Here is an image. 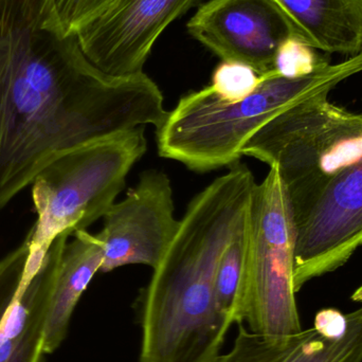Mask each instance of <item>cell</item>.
<instances>
[{
  "label": "cell",
  "mask_w": 362,
  "mask_h": 362,
  "mask_svg": "<svg viewBox=\"0 0 362 362\" xmlns=\"http://www.w3.org/2000/svg\"><path fill=\"white\" fill-rule=\"evenodd\" d=\"M346 315L334 308H325L316 315L313 327L327 337L336 338L346 332Z\"/></svg>",
  "instance_id": "cell-19"
},
{
  "label": "cell",
  "mask_w": 362,
  "mask_h": 362,
  "mask_svg": "<svg viewBox=\"0 0 362 362\" xmlns=\"http://www.w3.org/2000/svg\"><path fill=\"white\" fill-rule=\"evenodd\" d=\"M47 1L0 0V211L69 151L168 115L148 74H104L47 27Z\"/></svg>",
  "instance_id": "cell-1"
},
{
  "label": "cell",
  "mask_w": 362,
  "mask_h": 362,
  "mask_svg": "<svg viewBox=\"0 0 362 362\" xmlns=\"http://www.w3.org/2000/svg\"><path fill=\"white\" fill-rule=\"evenodd\" d=\"M29 255V238L0 261V336H14L29 325L36 310L28 291L25 268Z\"/></svg>",
  "instance_id": "cell-14"
},
{
  "label": "cell",
  "mask_w": 362,
  "mask_h": 362,
  "mask_svg": "<svg viewBox=\"0 0 362 362\" xmlns=\"http://www.w3.org/2000/svg\"><path fill=\"white\" fill-rule=\"evenodd\" d=\"M296 37L287 38L279 47L274 57V70L283 78H297L312 74L321 66L331 63L329 54H320Z\"/></svg>",
  "instance_id": "cell-17"
},
{
  "label": "cell",
  "mask_w": 362,
  "mask_h": 362,
  "mask_svg": "<svg viewBox=\"0 0 362 362\" xmlns=\"http://www.w3.org/2000/svg\"><path fill=\"white\" fill-rule=\"evenodd\" d=\"M296 227L284 182L270 168L255 183L246 215V250L235 325L284 341L303 331L295 281Z\"/></svg>",
  "instance_id": "cell-5"
},
{
  "label": "cell",
  "mask_w": 362,
  "mask_h": 362,
  "mask_svg": "<svg viewBox=\"0 0 362 362\" xmlns=\"http://www.w3.org/2000/svg\"><path fill=\"white\" fill-rule=\"evenodd\" d=\"M247 215V214H246ZM246 250V218L244 225L227 245L217 266L215 296L217 305L232 325H235V310L242 281Z\"/></svg>",
  "instance_id": "cell-15"
},
{
  "label": "cell",
  "mask_w": 362,
  "mask_h": 362,
  "mask_svg": "<svg viewBox=\"0 0 362 362\" xmlns=\"http://www.w3.org/2000/svg\"><path fill=\"white\" fill-rule=\"evenodd\" d=\"M296 227V291L341 268L362 246V159L325 185Z\"/></svg>",
  "instance_id": "cell-7"
},
{
  "label": "cell",
  "mask_w": 362,
  "mask_h": 362,
  "mask_svg": "<svg viewBox=\"0 0 362 362\" xmlns=\"http://www.w3.org/2000/svg\"><path fill=\"white\" fill-rule=\"evenodd\" d=\"M146 150V127H139L74 148L49 165L31 185L37 219L28 233L29 259L42 263L57 236L103 218Z\"/></svg>",
  "instance_id": "cell-4"
},
{
  "label": "cell",
  "mask_w": 362,
  "mask_h": 362,
  "mask_svg": "<svg viewBox=\"0 0 362 362\" xmlns=\"http://www.w3.org/2000/svg\"><path fill=\"white\" fill-rule=\"evenodd\" d=\"M242 153L278 170L295 217L329 180L361 160L362 115L314 98L264 125Z\"/></svg>",
  "instance_id": "cell-6"
},
{
  "label": "cell",
  "mask_w": 362,
  "mask_h": 362,
  "mask_svg": "<svg viewBox=\"0 0 362 362\" xmlns=\"http://www.w3.org/2000/svg\"><path fill=\"white\" fill-rule=\"evenodd\" d=\"M361 72L362 51L302 78H283L270 70L240 101H225L210 86L187 93L156 129L159 155L199 173L230 168L240 163L247 142L272 119L296 104L329 97Z\"/></svg>",
  "instance_id": "cell-3"
},
{
  "label": "cell",
  "mask_w": 362,
  "mask_h": 362,
  "mask_svg": "<svg viewBox=\"0 0 362 362\" xmlns=\"http://www.w3.org/2000/svg\"><path fill=\"white\" fill-rule=\"evenodd\" d=\"M291 36L325 54L362 51V0H272Z\"/></svg>",
  "instance_id": "cell-13"
},
{
  "label": "cell",
  "mask_w": 362,
  "mask_h": 362,
  "mask_svg": "<svg viewBox=\"0 0 362 362\" xmlns=\"http://www.w3.org/2000/svg\"><path fill=\"white\" fill-rule=\"evenodd\" d=\"M202 0H116L81 28L78 44L104 74L129 76L144 72L159 36Z\"/></svg>",
  "instance_id": "cell-9"
},
{
  "label": "cell",
  "mask_w": 362,
  "mask_h": 362,
  "mask_svg": "<svg viewBox=\"0 0 362 362\" xmlns=\"http://www.w3.org/2000/svg\"><path fill=\"white\" fill-rule=\"evenodd\" d=\"M187 28L221 61L245 64L259 76L274 69L279 47L291 36L272 0H209Z\"/></svg>",
  "instance_id": "cell-10"
},
{
  "label": "cell",
  "mask_w": 362,
  "mask_h": 362,
  "mask_svg": "<svg viewBox=\"0 0 362 362\" xmlns=\"http://www.w3.org/2000/svg\"><path fill=\"white\" fill-rule=\"evenodd\" d=\"M255 183L238 163L189 202L142 293L138 362H214L221 354L232 325L217 305L215 276Z\"/></svg>",
  "instance_id": "cell-2"
},
{
  "label": "cell",
  "mask_w": 362,
  "mask_h": 362,
  "mask_svg": "<svg viewBox=\"0 0 362 362\" xmlns=\"http://www.w3.org/2000/svg\"><path fill=\"white\" fill-rule=\"evenodd\" d=\"M102 263L103 244L86 230L64 232L51 245L44 261L49 279L45 354H52L63 344L74 310Z\"/></svg>",
  "instance_id": "cell-11"
},
{
  "label": "cell",
  "mask_w": 362,
  "mask_h": 362,
  "mask_svg": "<svg viewBox=\"0 0 362 362\" xmlns=\"http://www.w3.org/2000/svg\"><path fill=\"white\" fill-rule=\"evenodd\" d=\"M346 332L329 338L315 327L284 341L267 339L238 325L233 346L214 362H362V306L346 315Z\"/></svg>",
  "instance_id": "cell-12"
},
{
  "label": "cell",
  "mask_w": 362,
  "mask_h": 362,
  "mask_svg": "<svg viewBox=\"0 0 362 362\" xmlns=\"http://www.w3.org/2000/svg\"><path fill=\"white\" fill-rule=\"evenodd\" d=\"M173 189L163 172H144L124 199L115 202L103 217L98 238L103 244L100 272L127 265L156 267L177 231Z\"/></svg>",
  "instance_id": "cell-8"
},
{
  "label": "cell",
  "mask_w": 362,
  "mask_h": 362,
  "mask_svg": "<svg viewBox=\"0 0 362 362\" xmlns=\"http://www.w3.org/2000/svg\"><path fill=\"white\" fill-rule=\"evenodd\" d=\"M116 0H48L45 25L62 36L78 30L107 10Z\"/></svg>",
  "instance_id": "cell-16"
},
{
  "label": "cell",
  "mask_w": 362,
  "mask_h": 362,
  "mask_svg": "<svg viewBox=\"0 0 362 362\" xmlns=\"http://www.w3.org/2000/svg\"><path fill=\"white\" fill-rule=\"evenodd\" d=\"M261 76L238 62H221L213 72L210 87L215 95L227 102H236L255 91Z\"/></svg>",
  "instance_id": "cell-18"
}]
</instances>
